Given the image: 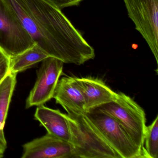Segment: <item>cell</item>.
I'll list each match as a JSON object with an SVG mask.
<instances>
[{
    "label": "cell",
    "mask_w": 158,
    "mask_h": 158,
    "mask_svg": "<svg viewBox=\"0 0 158 158\" xmlns=\"http://www.w3.org/2000/svg\"><path fill=\"white\" fill-rule=\"evenodd\" d=\"M53 98L67 113L86 112L84 97L76 77H68L59 79Z\"/></svg>",
    "instance_id": "9"
},
{
    "label": "cell",
    "mask_w": 158,
    "mask_h": 158,
    "mask_svg": "<svg viewBox=\"0 0 158 158\" xmlns=\"http://www.w3.org/2000/svg\"><path fill=\"white\" fill-rule=\"evenodd\" d=\"M35 42L4 0H0V47L10 57L33 47Z\"/></svg>",
    "instance_id": "6"
},
{
    "label": "cell",
    "mask_w": 158,
    "mask_h": 158,
    "mask_svg": "<svg viewBox=\"0 0 158 158\" xmlns=\"http://www.w3.org/2000/svg\"><path fill=\"white\" fill-rule=\"evenodd\" d=\"M10 58L0 47V84L10 72Z\"/></svg>",
    "instance_id": "15"
},
{
    "label": "cell",
    "mask_w": 158,
    "mask_h": 158,
    "mask_svg": "<svg viewBox=\"0 0 158 158\" xmlns=\"http://www.w3.org/2000/svg\"><path fill=\"white\" fill-rule=\"evenodd\" d=\"M73 150L70 142L49 133L23 146L22 158H73Z\"/></svg>",
    "instance_id": "8"
},
{
    "label": "cell",
    "mask_w": 158,
    "mask_h": 158,
    "mask_svg": "<svg viewBox=\"0 0 158 158\" xmlns=\"http://www.w3.org/2000/svg\"><path fill=\"white\" fill-rule=\"evenodd\" d=\"M84 97L86 112L116 99L117 93L103 81L92 77H76Z\"/></svg>",
    "instance_id": "10"
},
{
    "label": "cell",
    "mask_w": 158,
    "mask_h": 158,
    "mask_svg": "<svg viewBox=\"0 0 158 158\" xmlns=\"http://www.w3.org/2000/svg\"><path fill=\"white\" fill-rule=\"evenodd\" d=\"M35 118L48 133L54 136L71 142V131L67 114L44 105L37 107Z\"/></svg>",
    "instance_id": "11"
},
{
    "label": "cell",
    "mask_w": 158,
    "mask_h": 158,
    "mask_svg": "<svg viewBox=\"0 0 158 158\" xmlns=\"http://www.w3.org/2000/svg\"><path fill=\"white\" fill-rule=\"evenodd\" d=\"M129 18L158 64V0H123Z\"/></svg>",
    "instance_id": "5"
},
{
    "label": "cell",
    "mask_w": 158,
    "mask_h": 158,
    "mask_svg": "<svg viewBox=\"0 0 158 158\" xmlns=\"http://www.w3.org/2000/svg\"><path fill=\"white\" fill-rule=\"evenodd\" d=\"M85 114L120 158H144L143 151L116 119L96 109Z\"/></svg>",
    "instance_id": "4"
},
{
    "label": "cell",
    "mask_w": 158,
    "mask_h": 158,
    "mask_svg": "<svg viewBox=\"0 0 158 158\" xmlns=\"http://www.w3.org/2000/svg\"><path fill=\"white\" fill-rule=\"evenodd\" d=\"M67 115L73 158H120L85 112Z\"/></svg>",
    "instance_id": "2"
},
{
    "label": "cell",
    "mask_w": 158,
    "mask_h": 158,
    "mask_svg": "<svg viewBox=\"0 0 158 158\" xmlns=\"http://www.w3.org/2000/svg\"><path fill=\"white\" fill-rule=\"evenodd\" d=\"M5 149H6V148L0 145V158H2L4 156Z\"/></svg>",
    "instance_id": "17"
},
{
    "label": "cell",
    "mask_w": 158,
    "mask_h": 158,
    "mask_svg": "<svg viewBox=\"0 0 158 158\" xmlns=\"http://www.w3.org/2000/svg\"><path fill=\"white\" fill-rule=\"evenodd\" d=\"M48 57V54L35 43L33 47L10 58V71L17 74Z\"/></svg>",
    "instance_id": "13"
},
{
    "label": "cell",
    "mask_w": 158,
    "mask_h": 158,
    "mask_svg": "<svg viewBox=\"0 0 158 158\" xmlns=\"http://www.w3.org/2000/svg\"><path fill=\"white\" fill-rule=\"evenodd\" d=\"M144 158H158V116L147 126L144 139Z\"/></svg>",
    "instance_id": "14"
},
{
    "label": "cell",
    "mask_w": 158,
    "mask_h": 158,
    "mask_svg": "<svg viewBox=\"0 0 158 158\" xmlns=\"http://www.w3.org/2000/svg\"><path fill=\"white\" fill-rule=\"evenodd\" d=\"M64 63L49 57L42 61L37 78L26 101V108L44 105L53 98L54 91L63 73Z\"/></svg>",
    "instance_id": "7"
},
{
    "label": "cell",
    "mask_w": 158,
    "mask_h": 158,
    "mask_svg": "<svg viewBox=\"0 0 158 158\" xmlns=\"http://www.w3.org/2000/svg\"><path fill=\"white\" fill-rule=\"evenodd\" d=\"M16 74L9 72L0 84V145L7 148L4 128L16 83Z\"/></svg>",
    "instance_id": "12"
},
{
    "label": "cell",
    "mask_w": 158,
    "mask_h": 158,
    "mask_svg": "<svg viewBox=\"0 0 158 158\" xmlns=\"http://www.w3.org/2000/svg\"><path fill=\"white\" fill-rule=\"evenodd\" d=\"M93 109L105 113L116 119L143 152L147 127L146 114L144 110L132 98L120 92L117 93L115 100Z\"/></svg>",
    "instance_id": "3"
},
{
    "label": "cell",
    "mask_w": 158,
    "mask_h": 158,
    "mask_svg": "<svg viewBox=\"0 0 158 158\" xmlns=\"http://www.w3.org/2000/svg\"><path fill=\"white\" fill-rule=\"evenodd\" d=\"M34 42L49 57L81 65L95 50L62 12L47 0H4Z\"/></svg>",
    "instance_id": "1"
},
{
    "label": "cell",
    "mask_w": 158,
    "mask_h": 158,
    "mask_svg": "<svg viewBox=\"0 0 158 158\" xmlns=\"http://www.w3.org/2000/svg\"><path fill=\"white\" fill-rule=\"evenodd\" d=\"M60 10L67 7L77 6L84 0H47Z\"/></svg>",
    "instance_id": "16"
}]
</instances>
